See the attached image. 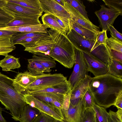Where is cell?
<instances>
[{"instance_id": "44", "label": "cell", "mask_w": 122, "mask_h": 122, "mask_svg": "<svg viewBox=\"0 0 122 122\" xmlns=\"http://www.w3.org/2000/svg\"><path fill=\"white\" fill-rule=\"evenodd\" d=\"M114 105L118 109H122V92L117 98Z\"/></svg>"}, {"instance_id": "15", "label": "cell", "mask_w": 122, "mask_h": 122, "mask_svg": "<svg viewBox=\"0 0 122 122\" xmlns=\"http://www.w3.org/2000/svg\"><path fill=\"white\" fill-rule=\"evenodd\" d=\"M37 76L32 75L27 71L20 73L13 79V84L17 91L23 95L26 88L36 80Z\"/></svg>"}, {"instance_id": "32", "label": "cell", "mask_w": 122, "mask_h": 122, "mask_svg": "<svg viewBox=\"0 0 122 122\" xmlns=\"http://www.w3.org/2000/svg\"><path fill=\"white\" fill-rule=\"evenodd\" d=\"M106 45L109 49L122 52V41L111 37H108Z\"/></svg>"}, {"instance_id": "48", "label": "cell", "mask_w": 122, "mask_h": 122, "mask_svg": "<svg viewBox=\"0 0 122 122\" xmlns=\"http://www.w3.org/2000/svg\"><path fill=\"white\" fill-rule=\"evenodd\" d=\"M2 109L0 107V122H6V121L3 117L2 115Z\"/></svg>"}, {"instance_id": "19", "label": "cell", "mask_w": 122, "mask_h": 122, "mask_svg": "<svg viewBox=\"0 0 122 122\" xmlns=\"http://www.w3.org/2000/svg\"><path fill=\"white\" fill-rule=\"evenodd\" d=\"M13 10L22 14L29 16L33 17L37 16H41L43 11L30 8L16 4L8 2L5 7Z\"/></svg>"}, {"instance_id": "7", "label": "cell", "mask_w": 122, "mask_h": 122, "mask_svg": "<svg viewBox=\"0 0 122 122\" xmlns=\"http://www.w3.org/2000/svg\"><path fill=\"white\" fill-rule=\"evenodd\" d=\"M75 61L73 70L68 80L71 89L87 75V67L82 52L75 48Z\"/></svg>"}, {"instance_id": "40", "label": "cell", "mask_w": 122, "mask_h": 122, "mask_svg": "<svg viewBox=\"0 0 122 122\" xmlns=\"http://www.w3.org/2000/svg\"><path fill=\"white\" fill-rule=\"evenodd\" d=\"M106 46L111 58L122 62V52L110 49Z\"/></svg>"}, {"instance_id": "26", "label": "cell", "mask_w": 122, "mask_h": 122, "mask_svg": "<svg viewBox=\"0 0 122 122\" xmlns=\"http://www.w3.org/2000/svg\"><path fill=\"white\" fill-rule=\"evenodd\" d=\"M12 36H0V55L5 56L15 49L11 41Z\"/></svg>"}, {"instance_id": "43", "label": "cell", "mask_w": 122, "mask_h": 122, "mask_svg": "<svg viewBox=\"0 0 122 122\" xmlns=\"http://www.w3.org/2000/svg\"><path fill=\"white\" fill-rule=\"evenodd\" d=\"M108 122H121L117 118L115 112L109 110Z\"/></svg>"}, {"instance_id": "36", "label": "cell", "mask_w": 122, "mask_h": 122, "mask_svg": "<svg viewBox=\"0 0 122 122\" xmlns=\"http://www.w3.org/2000/svg\"><path fill=\"white\" fill-rule=\"evenodd\" d=\"M105 5L122 14V0H103Z\"/></svg>"}, {"instance_id": "4", "label": "cell", "mask_w": 122, "mask_h": 122, "mask_svg": "<svg viewBox=\"0 0 122 122\" xmlns=\"http://www.w3.org/2000/svg\"><path fill=\"white\" fill-rule=\"evenodd\" d=\"M67 81L66 77L61 73H44L37 76L36 80L26 88L25 94L29 92L43 89Z\"/></svg>"}, {"instance_id": "29", "label": "cell", "mask_w": 122, "mask_h": 122, "mask_svg": "<svg viewBox=\"0 0 122 122\" xmlns=\"http://www.w3.org/2000/svg\"><path fill=\"white\" fill-rule=\"evenodd\" d=\"M98 122H108L109 113L105 108L95 103L92 106Z\"/></svg>"}, {"instance_id": "22", "label": "cell", "mask_w": 122, "mask_h": 122, "mask_svg": "<svg viewBox=\"0 0 122 122\" xmlns=\"http://www.w3.org/2000/svg\"><path fill=\"white\" fill-rule=\"evenodd\" d=\"M43 24L47 28L55 30L61 34H66L63 29L58 23L56 17L51 14L45 13L42 16Z\"/></svg>"}, {"instance_id": "37", "label": "cell", "mask_w": 122, "mask_h": 122, "mask_svg": "<svg viewBox=\"0 0 122 122\" xmlns=\"http://www.w3.org/2000/svg\"><path fill=\"white\" fill-rule=\"evenodd\" d=\"M15 18L3 8H0V25H7Z\"/></svg>"}, {"instance_id": "8", "label": "cell", "mask_w": 122, "mask_h": 122, "mask_svg": "<svg viewBox=\"0 0 122 122\" xmlns=\"http://www.w3.org/2000/svg\"><path fill=\"white\" fill-rule=\"evenodd\" d=\"M60 5L70 15L71 19L81 26L97 34L99 33V27L87 19L76 10L67 3L65 0H61Z\"/></svg>"}, {"instance_id": "6", "label": "cell", "mask_w": 122, "mask_h": 122, "mask_svg": "<svg viewBox=\"0 0 122 122\" xmlns=\"http://www.w3.org/2000/svg\"><path fill=\"white\" fill-rule=\"evenodd\" d=\"M40 7L45 13L52 14L57 17L70 29V15L63 7L55 0H39Z\"/></svg>"}, {"instance_id": "14", "label": "cell", "mask_w": 122, "mask_h": 122, "mask_svg": "<svg viewBox=\"0 0 122 122\" xmlns=\"http://www.w3.org/2000/svg\"><path fill=\"white\" fill-rule=\"evenodd\" d=\"M92 77L87 75L72 89L71 91L70 103L77 105L88 89Z\"/></svg>"}, {"instance_id": "38", "label": "cell", "mask_w": 122, "mask_h": 122, "mask_svg": "<svg viewBox=\"0 0 122 122\" xmlns=\"http://www.w3.org/2000/svg\"><path fill=\"white\" fill-rule=\"evenodd\" d=\"M47 33H41L36 36L29 37L19 42L18 44H20L25 47H29L33 44L41 37L48 34Z\"/></svg>"}, {"instance_id": "31", "label": "cell", "mask_w": 122, "mask_h": 122, "mask_svg": "<svg viewBox=\"0 0 122 122\" xmlns=\"http://www.w3.org/2000/svg\"><path fill=\"white\" fill-rule=\"evenodd\" d=\"M66 1L78 11L87 19L89 20L86 7L82 1L79 0H65Z\"/></svg>"}, {"instance_id": "1", "label": "cell", "mask_w": 122, "mask_h": 122, "mask_svg": "<svg viewBox=\"0 0 122 122\" xmlns=\"http://www.w3.org/2000/svg\"><path fill=\"white\" fill-rule=\"evenodd\" d=\"M89 88L95 103L108 108L114 105L122 92V79L107 73L92 77Z\"/></svg>"}, {"instance_id": "27", "label": "cell", "mask_w": 122, "mask_h": 122, "mask_svg": "<svg viewBox=\"0 0 122 122\" xmlns=\"http://www.w3.org/2000/svg\"><path fill=\"white\" fill-rule=\"evenodd\" d=\"M108 65V73L122 79V62L111 58Z\"/></svg>"}, {"instance_id": "18", "label": "cell", "mask_w": 122, "mask_h": 122, "mask_svg": "<svg viewBox=\"0 0 122 122\" xmlns=\"http://www.w3.org/2000/svg\"><path fill=\"white\" fill-rule=\"evenodd\" d=\"M41 112L37 109L27 104L19 118L20 122H33Z\"/></svg>"}, {"instance_id": "17", "label": "cell", "mask_w": 122, "mask_h": 122, "mask_svg": "<svg viewBox=\"0 0 122 122\" xmlns=\"http://www.w3.org/2000/svg\"><path fill=\"white\" fill-rule=\"evenodd\" d=\"M71 90L70 85L68 81L43 89L29 92L27 93L32 94L39 93L49 92L59 93L65 95Z\"/></svg>"}, {"instance_id": "39", "label": "cell", "mask_w": 122, "mask_h": 122, "mask_svg": "<svg viewBox=\"0 0 122 122\" xmlns=\"http://www.w3.org/2000/svg\"><path fill=\"white\" fill-rule=\"evenodd\" d=\"M56 120L52 117L41 112L33 122H56Z\"/></svg>"}, {"instance_id": "10", "label": "cell", "mask_w": 122, "mask_h": 122, "mask_svg": "<svg viewBox=\"0 0 122 122\" xmlns=\"http://www.w3.org/2000/svg\"><path fill=\"white\" fill-rule=\"evenodd\" d=\"M82 52L88 71L97 76L108 73V65L87 52L81 51Z\"/></svg>"}, {"instance_id": "23", "label": "cell", "mask_w": 122, "mask_h": 122, "mask_svg": "<svg viewBox=\"0 0 122 122\" xmlns=\"http://www.w3.org/2000/svg\"><path fill=\"white\" fill-rule=\"evenodd\" d=\"M32 59L48 69L55 68L56 64L55 61L49 55L41 53L33 54Z\"/></svg>"}, {"instance_id": "9", "label": "cell", "mask_w": 122, "mask_h": 122, "mask_svg": "<svg viewBox=\"0 0 122 122\" xmlns=\"http://www.w3.org/2000/svg\"><path fill=\"white\" fill-rule=\"evenodd\" d=\"M101 6L100 9L95 13L98 19L102 30L107 31L110 26L113 25L117 17L122 14L113 9L107 8L104 5Z\"/></svg>"}, {"instance_id": "28", "label": "cell", "mask_w": 122, "mask_h": 122, "mask_svg": "<svg viewBox=\"0 0 122 122\" xmlns=\"http://www.w3.org/2000/svg\"><path fill=\"white\" fill-rule=\"evenodd\" d=\"M8 2L39 10L41 9L39 0H8Z\"/></svg>"}, {"instance_id": "35", "label": "cell", "mask_w": 122, "mask_h": 122, "mask_svg": "<svg viewBox=\"0 0 122 122\" xmlns=\"http://www.w3.org/2000/svg\"><path fill=\"white\" fill-rule=\"evenodd\" d=\"M85 109L92 107L95 103L92 93L89 87L82 97Z\"/></svg>"}, {"instance_id": "12", "label": "cell", "mask_w": 122, "mask_h": 122, "mask_svg": "<svg viewBox=\"0 0 122 122\" xmlns=\"http://www.w3.org/2000/svg\"><path fill=\"white\" fill-rule=\"evenodd\" d=\"M55 42L48 33L41 37L33 44L25 48L24 51L34 54L41 53L48 55Z\"/></svg>"}, {"instance_id": "5", "label": "cell", "mask_w": 122, "mask_h": 122, "mask_svg": "<svg viewBox=\"0 0 122 122\" xmlns=\"http://www.w3.org/2000/svg\"><path fill=\"white\" fill-rule=\"evenodd\" d=\"M26 104L35 108L41 112L48 115L55 120L62 122L63 117L61 109L48 104L28 93L23 95Z\"/></svg>"}, {"instance_id": "25", "label": "cell", "mask_w": 122, "mask_h": 122, "mask_svg": "<svg viewBox=\"0 0 122 122\" xmlns=\"http://www.w3.org/2000/svg\"><path fill=\"white\" fill-rule=\"evenodd\" d=\"M27 60V68L29 71L33 75L37 76L43 74L44 72L49 73L51 71L50 69L46 68L32 58Z\"/></svg>"}, {"instance_id": "21", "label": "cell", "mask_w": 122, "mask_h": 122, "mask_svg": "<svg viewBox=\"0 0 122 122\" xmlns=\"http://www.w3.org/2000/svg\"><path fill=\"white\" fill-rule=\"evenodd\" d=\"M71 29H73L84 38L95 41L98 34L81 26L71 19L70 20Z\"/></svg>"}, {"instance_id": "2", "label": "cell", "mask_w": 122, "mask_h": 122, "mask_svg": "<svg viewBox=\"0 0 122 122\" xmlns=\"http://www.w3.org/2000/svg\"><path fill=\"white\" fill-rule=\"evenodd\" d=\"M13 79L0 72V101L9 110L12 118L19 121L23 109L27 104L23 95L16 90Z\"/></svg>"}, {"instance_id": "47", "label": "cell", "mask_w": 122, "mask_h": 122, "mask_svg": "<svg viewBox=\"0 0 122 122\" xmlns=\"http://www.w3.org/2000/svg\"><path fill=\"white\" fill-rule=\"evenodd\" d=\"M8 2V0H0V8H3L5 7Z\"/></svg>"}, {"instance_id": "30", "label": "cell", "mask_w": 122, "mask_h": 122, "mask_svg": "<svg viewBox=\"0 0 122 122\" xmlns=\"http://www.w3.org/2000/svg\"><path fill=\"white\" fill-rule=\"evenodd\" d=\"M41 33L17 32L12 36L11 41L13 45L28 38L37 36Z\"/></svg>"}, {"instance_id": "34", "label": "cell", "mask_w": 122, "mask_h": 122, "mask_svg": "<svg viewBox=\"0 0 122 122\" xmlns=\"http://www.w3.org/2000/svg\"><path fill=\"white\" fill-rule=\"evenodd\" d=\"M81 122H98L92 107L86 109Z\"/></svg>"}, {"instance_id": "24", "label": "cell", "mask_w": 122, "mask_h": 122, "mask_svg": "<svg viewBox=\"0 0 122 122\" xmlns=\"http://www.w3.org/2000/svg\"><path fill=\"white\" fill-rule=\"evenodd\" d=\"M0 66L2 68L3 71H7L20 68L21 66L18 58L8 55L0 61Z\"/></svg>"}, {"instance_id": "3", "label": "cell", "mask_w": 122, "mask_h": 122, "mask_svg": "<svg viewBox=\"0 0 122 122\" xmlns=\"http://www.w3.org/2000/svg\"><path fill=\"white\" fill-rule=\"evenodd\" d=\"M48 33L55 43L48 55L65 67L72 68L75 62V48L66 35L51 29Z\"/></svg>"}, {"instance_id": "41", "label": "cell", "mask_w": 122, "mask_h": 122, "mask_svg": "<svg viewBox=\"0 0 122 122\" xmlns=\"http://www.w3.org/2000/svg\"><path fill=\"white\" fill-rule=\"evenodd\" d=\"M108 30L110 31L111 37L122 41V34L118 32L113 27L110 26Z\"/></svg>"}, {"instance_id": "49", "label": "cell", "mask_w": 122, "mask_h": 122, "mask_svg": "<svg viewBox=\"0 0 122 122\" xmlns=\"http://www.w3.org/2000/svg\"><path fill=\"white\" fill-rule=\"evenodd\" d=\"M56 122H61L60 121L56 120Z\"/></svg>"}, {"instance_id": "20", "label": "cell", "mask_w": 122, "mask_h": 122, "mask_svg": "<svg viewBox=\"0 0 122 122\" xmlns=\"http://www.w3.org/2000/svg\"><path fill=\"white\" fill-rule=\"evenodd\" d=\"M40 17L37 16L15 18L8 24L5 25L7 26H18L40 24L41 23L39 20Z\"/></svg>"}, {"instance_id": "33", "label": "cell", "mask_w": 122, "mask_h": 122, "mask_svg": "<svg viewBox=\"0 0 122 122\" xmlns=\"http://www.w3.org/2000/svg\"><path fill=\"white\" fill-rule=\"evenodd\" d=\"M107 37V31L102 30L100 31L97 35L95 43L91 49L90 54H91L93 50L100 46L105 45Z\"/></svg>"}, {"instance_id": "13", "label": "cell", "mask_w": 122, "mask_h": 122, "mask_svg": "<svg viewBox=\"0 0 122 122\" xmlns=\"http://www.w3.org/2000/svg\"><path fill=\"white\" fill-rule=\"evenodd\" d=\"M66 36L75 48L90 53L95 41L84 38L72 29Z\"/></svg>"}, {"instance_id": "16", "label": "cell", "mask_w": 122, "mask_h": 122, "mask_svg": "<svg viewBox=\"0 0 122 122\" xmlns=\"http://www.w3.org/2000/svg\"><path fill=\"white\" fill-rule=\"evenodd\" d=\"M31 94L44 102L61 109L65 95L59 93L49 92L39 93Z\"/></svg>"}, {"instance_id": "11", "label": "cell", "mask_w": 122, "mask_h": 122, "mask_svg": "<svg viewBox=\"0 0 122 122\" xmlns=\"http://www.w3.org/2000/svg\"><path fill=\"white\" fill-rule=\"evenodd\" d=\"M85 109L82 97L77 105L70 103L68 109H61L63 117L61 122H81Z\"/></svg>"}, {"instance_id": "42", "label": "cell", "mask_w": 122, "mask_h": 122, "mask_svg": "<svg viewBox=\"0 0 122 122\" xmlns=\"http://www.w3.org/2000/svg\"><path fill=\"white\" fill-rule=\"evenodd\" d=\"M71 91L65 95L61 109L67 110L68 108L70 103Z\"/></svg>"}, {"instance_id": "45", "label": "cell", "mask_w": 122, "mask_h": 122, "mask_svg": "<svg viewBox=\"0 0 122 122\" xmlns=\"http://www.w3.org/2000/svg\"><path fill=\"white\" fill-rule=\"evenodd\" d=\"M17 32L10 31L0 30V36H12Z\"/></svg>"}, {"instance_id": "46", "label": "cell", "mask_w": 122, "mask_h": 122, "mask_svg": "<svg viewBox=\"0 0 122 122\" xmlns=\"http://www.w3.org/2000/svg\"><path fill=\"white\" fill-rule=\"evenodd\" d=\"M117 116L119 120L122 122V109H119L116 112Z\"/></svg>"}]
</instances>
